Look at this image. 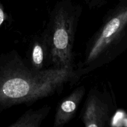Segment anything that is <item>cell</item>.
Segmentation results:
<instances>
[{
  "instance_id": "cell-5",
  "label": "cell",
  "mask_w": 127,
  "mask_h": 127,
  "mask_svg": "<svg viewBox=\"0 0 127 127\" xmlns=\"http://www.w3.org/2000/svg\"><path fill=\"white\" fill-rule=\"evenodd\" d=\"M85 94V86H80L58 102L56 109L53 127L64 126L74 117Z\"/></svg>"
},
{
  "instance_id": "cell-3",
  "label": "cell",
  "mask_w": 127,
  "mask_h": 127,
  "mask_svg": "<svg viewBox=\"0 0 127 127\" xmlns=\"http://www.w3.org/2000/svg\"><path fill=\"white\" fill-rule=\"evenodd\" d=\"M83 9L69 0L57 2L42 32L49 50L50 68L73 71L75 35Z\"/></svg>"
},
{
  "instance_id": "cell-1",
  "label": "cell",
  "mask_w": 127,
  "mask_h": 127,
  "mask_svg": "<svg viewBox=\"0 0 127 127\" xmlns=\"http://www.w3.org/2000/svg\"><path fill=\"white\" fill-rule=\"evenodd\" d=\"M80 79L73 71L33 69L16 50L0 54V114L13 106H30L60 93Z\"/></svg>"
},
{
  "instance_id": "cell-6",
  "label": "cell",
  "mask_w": 127,
  "mask_h": 127,
  "mask_svg": "<svg viewBox=\"0 0 127 127\" xmlns=\"http://www.w3.org/2000/svg\"><path fill=\"white\" fill-rule=\"evenodd\" d=\"M26 59L30 65L38 71L50 69L49 50L43 33L35 36L29 47Z\"/></svg>"
},
{
  "instance_id": "cell-7",
  "label": "cell",
  "mask_w": 127,
  "mask_h": 127,
  "mask_svg": "<svg viewBox=\"0 0 127 127\" xmlns=\"http://www.w3.org/2000/svg\"><path fill=\"white\" fill-rule=\"evenodd\" d=\"M50 110L51 107L48 105L37 109H30L10 125L9 127H40Z\"/></svg>"
},
{
  "instance_id": "cell-4",
  "label": "cell",
  "mask_w": 127,
  "mask_h": 127,
  "mask_svg": "<svg viewBox=\"0 0 127 127\" xmlns=\"http://www.w3.org/2000/svg\"><path fill=\"white\" fill-rule=\"evenodd\" d=\"M115 108L114 97L106 88L93 87L84 101L81 119L86 127H106Z\"/></svg>"
},
{
  "instance_id": "cell-8",
  "label": "cell",
  "mask_w": 127,
  "mask_h": 127,
  "mask_svg": "<svg viewBox=\"0 0 127 127\" xmlns=\"http://www.w3.org/2000/svg\"><path fill=\"white\" fill-rule=\"evenodd\" d=\"M6 18H7V14H6V12H5L4 6L1 3V1H0V28L1 27V25L4 22Z\"/></svg>"
},
{
  "instance_id": "cell-2",
  "label": "cell",
  "mask_w": 127,
  "mask_h": 127,
  "mask_svg": "<svg viewBox=\"0 0 127 127\" xmlns=\"http://www.w3.org/2000/svg\"><path fill=\"white\" fill-rule=\"evenodd\" d=\"M127 49V0L107 12L102 23L86 45L79 76L109 64Z\"/></svg>"
}]
</instances>
